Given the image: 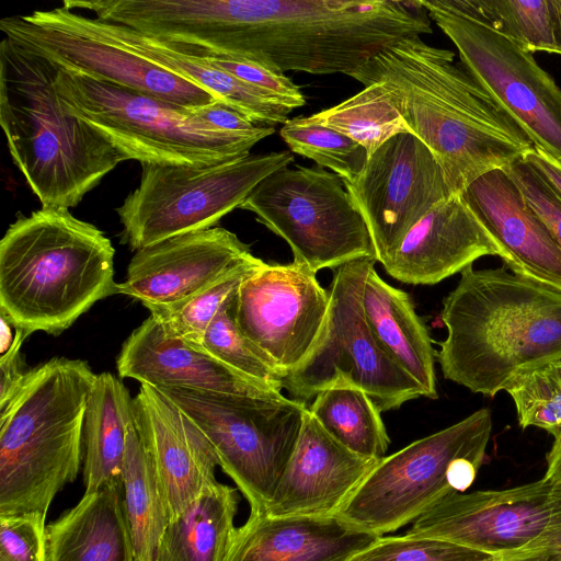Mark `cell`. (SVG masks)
Segmentation results:
<instances>
[{"label": "cell", "instance_id": "36", "mask_svg": "<svg viewBox=\"0 0 561 561\" xmlns=\"http://www.w3.org/2000/svg\"><path fill=\"white\" fill-rule=\"evenodd\" d=\"M234 298L216 314L199 347L237 373L280 391L285 377L239 330Z\"/></svg>", "mask_w": 561, "mask_h": 561}, {"label": "cell", "instance_id": "19", "mask_svg": "<svg viewBox=\"0 0 561 561\" xmlns=\"http://www.w3.org/2000/svg\"><path fill=\"white\" fill-rule=\"evenodd\" d=\"M133 410L170 523L217 482L218 461L198 426L159 388L140 385Z\"/></svg>", "mask_w": 561, "mask_h": 561}, {"label": "cell", "instance_id": "17", "mask_svg": "<svg viewBox=\"0 0 561 561\" xmlns=\"http://www.w3.org/2000/svg\"><path fill=\"white\" fill-rule=\"evenodd\" d=\"M329 291L295 263H264L240 285L234 319L242 334L287 376L310 353L327 318Z\"/></svg>", "mask_w": 561, "mask_h": 561}, {"label": "cell", "instance_id": "43", "mask_svg": "<svg viewBox=\"0 0 561 561\" xmlns=\"http://www.w3.org/2000/svg\"><path fill=\"white\" fill-rule=\"evenodd\" d=\"M497 560L561 561V524L550 527L537 538Z\"/></svg>", "mask_w": 561, "mask_h": 561}, {"label": "cell", "instance_id": "44", "mask_svg": "<svg viewBox=\"0 0 561 561\" xmlns=\"http://www.w3.org/2000/svg\"><path fill=\"white\" fill-rule=\"evenodd\" d=\"M194 113L208 124L231 133H251L257 127L244 115L222 102H216Z\"/></svg>", "mask_w": 561, "mask_h": 561}, {"label": "cell", "instance_id": "31", "mask_svg": "<svg viewBox=\"0 0 561 561\" xmlns=\"http://www.w3.org/2000/svg\"><path fill=\"white\" fill-rule=\"evenodd\" d=\"M308 409L319 425L348 450L371 459L385 457L390 439L381 412L360 388L333 383L319 392Z\"/></svg>", "mask_w": 561, "mask_h": 561}, {"label": "cell", "instance_id": "1", "mask_svg": "<svg viewBox=\"0 0 561 561\" xmlns=\"http://www.w3.org/2000/svg\"><path fill=\"white\" fill-rule=\"evenodd\" d=\"M454 53L405 37L352 72L364 87L381 82L407 125L442 167L450 195L481 175L520 160L534 147L511 115Z\"/></svg>", "mask_w": 561, "mask_h": 561}, {"label": "cell", "instance_id": "46", "mask_svg": "<svg viewBox=\"0 0 561 561\" xmlns=\"http://www.w3.org/2000/svg\"><path fill=\"white\" fill-rule=\"evenodd\" d=\"M546 463L543 478L550 481H561V436L553 439V444L546 455Z\"/></svg>", "mask_w": 561, "mask_h": 561}, {"label": "cell", "instance_id": "38", "mask_svg": "<svg viewBox=\"0 0 561 561\" xmlns=\"http://www.w3.org/2000/svg\"><path fill=\"white\" fill-rule=\"evenodd\" d=\"M495 558L445 540L419 536H380L350 561H492Z\"/></svg>", "mask_w": 561, "mask_h": 561}, {"label": "cell", "instance_id": "41", "mask_svg": "<svg viewBox=\"0 0 561 561\" xmlns=\"http://www.w3.org/2000/svg\"><path fill=\"white\" fill-rule=\"evenodd\" d=\"M561 248V195L528 162L517 160L503 169Z\"/></svg>", "mask_w": 561, "mask_h": 561}, {"label": "cell", "instance_id": "22", "mask_svg": "<svg viewBox=\"0 0 561 561\" xmlns=\"http://www.w3.org/2000/svg\"><path fill=\"white\" fill-rule=\"evenodd\" d=\"M462 196L505 251L511 272L561 291V248L503 169L474 180Z\"/></svg>", "mask_w": 561, "mask_h": 561}, {"label": "cell", "instance_id": "25", "mask_svg": "<svg viewBox=\"0 0 561 561\" xmlns=\"http://www.w3.org/2000/svg\"><path fill=\"white\" fill-rule=\"evenodd\" d=\"M95 19L99 27L117 42L213 93L255 126L275 127L287 122L291 112L289 108L279 105L259 89L214 67L191 46L160 41L130 27Z\"/></svg>", "mask_w": 561, "mask_h": 561}, {"label": "cell", "instance_id": "11", "mask_svg": "<svg viewBox=\"0 0 561 561\" xmlns=\"http://www.w3.org/2000/svg\"><path fill=\"white\" fill-rule=\"evenodd\" d=\"M283 238L293 263L317 274L354 260L376 259L367 225L343 180L322 167L282 168L239 206Z\"/></svg>", "mask_w": 561, "mask_h": 561}, {"label": "cell", "instance_id": "13", "mask_svg": "<svg viewBox=\"0 0 561 561\" xmlns=\"http://www.w3.org/2000/svg\"><path fill=\"white\" fill-rule=\"evenodd\" d=\"M5 37L58 66L196 111L220 102L213 93L153 64L103 32L95 18L65 7L3 18Z\"/></svg>", "mask_w": 561, "mask_h": 561}, {"label": "cell", "instance_id": "20", "mask_svg": "<svg viewBox=\"0 0 561 561\" xmlns=\"http://www.w3.org/2000/svg\"><path fill=\"white\" fill-rule=\"evenodd\" d=\"M485 255L507 262L503 248L458 194L431 208L381 264L399 282L435 285Z\"/></svg>", "mask_w": 561, "mask_h": 561}, {"label": "cell", "instance_id": "30", "mask_svg": "<svg viewBox=\"0 0 561 561\" xmlns=\"http://www.w3.org/2000/svg\"><path fill=\"white\" fill-rule=\"evenodd\" d=\"M119 480L136 561H156L169 518L153 466L134 421L128 426Z\"/></svg>", "mask_w": 561, "mask_h": 561}, {"label": "cell", "instance_id": "14", "mask_svg": "<svg viewBox=\"0 0 561 561\" xmlns=\"http://www.w3.org/2000/svg\"><path fill=\"white\" fill-rule=\"evenodd\" d=\"M456 46L462 68L526 133L535 147L561 159V88L533 53L450 8L419 0Z\"/></svg>", "mask_w": 561, "mask_h": 561}, {"label": "cell", "instance_id": "23", "mask_svg": "<svg viewBox=\"0 0 561 561\" xmlns=\"http://www.w3.org/2000/svg\"><path fill=\"white\" fill-rule=\"evenodd\" d=\"M121 378L156 388L278 397L279 390L229 368L199 346L167 337L150 314L123 343L116 359Z\"/></svg>", "mask_w": 561, "mask_h": 561}, {"label": "cell", "instance_id": "27", "mask_svg": "<svg viewBox=\"0 0 561 561\" xmlns=\"http://www.w3.org/2000/svg\"><path fill=\"white\" fill-rule=\"evenodd\" d=\"M360 302L366 322L380 346L436 399V351L411 297L386 283L373 263L363 282Z\"/></svg>", "mask_w": 561, "mask_h": 561}, {"label": "cell", "instance_id": "34", "mask_svg": "<svg viewBox=\"0 0 561 561\" xmlns=\"http://www.w3.org/2000/svg\"><path fill=\"white\" fill-rule=\"evenodd\" d=\"M264 263L253 256L184 301L169 306H150L147 309L167 337L199 346L219 310L236 295L241 283Z\"/></svg>", "mask_w": 561, "mask_h": 561}, {"label": "cell", "instance_id": "3", "mask_svg": "<svg viewBox=\"0 0 561 561\" xmlns=\"http://www.w3.org/2000/svg\"><path fill=\"white\" fill-rule=\"evenodd\" d=\"M226 56L274 71L350 76L380 49L433 32L419 0H229Z\"/></svg>", "mask_w": 561, "mask_h": 561}, {"label": "cell", "instance_id": "24", "mask_svg": "<svg viewBox=\"0 0 561 561\" xmlns=\"http://www.w3.org/2000/svg\"><path fill=\"white\" fill-rule=\"evenodd\" d=\"M378 537L337 515L250 512L236 530L227 561H350Z\"/></svg>", "mask_w": 561, "mask_h": 561}, {"label": "cell", "instance_id": "12", "mask_svg": "<svg viewBox=\"0 0 561 561\" xmlns=\"http://www.w3.org/2000/svg\"><path fill=\"white\" fill-rule=\"evenodd\" d=\"M374 259L333 270L323 328L307 357L284 378L291 399L307 402L336 382L364 390L380 412L425 397L423 388L377 342L363 313L360 290Z\"/></svg>", "mask_w": 561, "mask_h": 561}, {"label": "cell", "instance_id": "18", "mask_svg": "<svg viewBox=\"0 0 561 561\" xmlns=\"http://www.w3.org/2000/svg\"><path fill=\"white\" fill-rule=\"evenodd\" d=\"M253 256L248 244L222 227L179 234L137 250L116 293L146 308L174 305Z\"/></svg>", "mask_w": 561, "mask_h": 561}, {"label": "cell", "instance_id": "4", "mask_svg": "<svg viewBox=\"0 0 561 561\" xmlns=\"http://www.w3.org/2000/svg\"><path fill=\"white\" fill-rule=\"evenodd\" d=\"M115 249L67 208L19 215L0 242V314L28 335H59L116 293Z\"/></svg>", "mask_w": 561, "mask_h": 561}, {"label": "cell", "instance_id": "7", "mask_svg": "<svg viewBox=\"0 0 561 561\" xmlns=\"http://www.w3.org/2000/svg\"><path fill=\"white\" fill-rule=\"evenodd\" d=\"M62 107L106 137L128 160L140 163L211 165L250 154L275 133L219 129L194 111L58 66L54 79Z\"/></svg>", "mask_w": 561, "mask_h": 561}, {"label": "cell", "instance_id": "8", "mask_svg": "<svg viewBox=\"0 0 561 561\" xmlns=\"http://www.w3.org/2000/svg\"><path fill=\"white\" fill-rule=\"evenodd\" d=\"M492 427L491 410L482 408L385 456L336 515L378 536L413 523L440 499L472 485Z\"/></svg>", "mask_w": 561, "mask_h": 561}, {"label": "cell", "instance_id": "33", "mask_svg": "<svg viewBox=\"0 0 561 561\" xmlns=\"http://www.w3.org/2000/svg\"><path fill=\"white\" fill-rule=\"evenodd\" d=\"M457 12L517 42L531 53L558 54L549 0H446Z\"/></svg>", "mask_w": 561, "mask_h": 561}, {"label": "cell", "instance_id": "45", "mask_svg": "<svg viewBox=\"0 0 561 561\" xmlns=\"http://www.w3.org/2000/svg\"><path fill=\"white\" fill-rule=\"evenodd\" d=\"M523 159L533 165L561 195V159L535 146Z\"/></svg>", "mask_w": 561, "mask_h": 561}, {"label": "cell", "instance_id": "40", "mask_svg": "<svg viewBox=\"0 0 561 561\" xmlns=\"http://www.w3.org/2000/svg\"><path fill=\"white\" fill-rule=\"evenodd\" d=\"M46 515L0 516V561H46Z\"/></svg>", "mask_w": 561, "mask_h": 561}, {"label": "cell", "instance_id": "2", "mask_svg": "<svg viewBox=\"0 0 561 561\" xmlns=\"http://www.w3.org/2000/svg\"><path fill=\"white\" fill-rule=\"evenodd\" d=\"M439 317L443 376L473 393L494 398L516 376L561 358V291L505 265L466 267Z\"/></svg>", "mask_w": 561, "mask_h": 561}, {"label": "cell", "instance_id": "47", "mask_svg": "<svg viewBox=\"0 0 561 561\" xmlns=\"http://www.w3.org/2000/svg\"><path fill=\"white\" fill-rule=\"evenodd\" d=\"M553 39L558 55H561V0H549Z\"/></svg>", "mask_w": 561, "mask_h": 561}, {"label": "cell", "instance_id": "5", "mask_svg": "<svg viewBox=\"0 0 561 561\" xmlns=\"http://www.w3.org/2000/svg\"><path fill=\"white\" fill-rule=\"evenodd\" d=\"M57 71L48 58L2 38L0 124L10 154L42 207L69 209L128 159L62 107Z\"/></svg>", "mask_w": 561, "mask_h": 561}, {"label": "cell", "instance_id": "16", "mask_svg": "<svg viewBox=\"0 0 561 561\" xmlns=\"http://www.w3.org/2000/svg\"><path fill=\"white\" fill-rule=\"evenodd\" d=\"M343 183L367 225L380 263L431 208L450 196L442 167L411 133L390 138L355 178Z\"/></svg>", "mask_w": 561, "mask_h": 561}, {"label": "cell", "instance_id": "26", "mask_svg": "<svg viewBox=\"0 0 561 561\" xmlns=\"http://www.w3.org/2000/svg\"><path fill=\"white\" fill-rule=\"evenodd\" d=\"M46 561H136L119 478L46 526Z\"/></svg>", "mask_w": 561, "mask_h": 561}, {"label": "cell", "instance_id": "21", "mask_svg": "<svg viewBox=\"0 0 561 561\" xmlns=\"http://www.w3.org/2000/svg\"><path fill=\"white\" fill-rule=\"evenodd\" d=\"M379 460L339 444L307 409L296 446L265 513L336 515Z\"/></svg>", "mask_w": 561, "mask_h": 561}, {"label": "cell", "instance_id": "35", "mask_svg": "<svg viewBox=\"0 0 561 561\" xmlns=\"http://www.w3.org/2000/svg\"><path fill=\"white\" fill-rule=\"evenodd\" d=\"M279 134L293 152L331 169L343 181L355 178L369 158L358 142L309 116L288 118Z\"/></svg>", "mask_w": 561, "mask_h": 561}, {"label": "cell", "instance_id": "29", "mask_svg": "<svg viewBox=\"0 0 561 561\" xmlns=\"http://www.w3.org/2000/svg\"><path fill=\"white\" fill-rule=\"evenodd\" d=\"M236 489L208 486L164 529L156 561H227L238 527Z\"/></svg>", "mask_w": 561, "mask_h": 561}, {"label": "cell", "instance_id": "6", "mask_svg": "<svg viewBox=\"0 0 561 561\" xmlns=\"http://www.w3.org/2000/svg\"><path fill=\"white\" fill-rule=\"evenodd\" d=\"M95 377L85 360L54 357L31 368L0 405V516L46 515L75 481Z\"/></svg>", "mask_w": 561, "mask_h": 561}, {"label": "cell", "instance_id": "39", "mask_svg": "<svg viewBox=\"0 0 561 561\" xmlns=\"http://www.w3.org/2000/svg\"><path fill=\"white\" fill-rule=\"evenodd\" d=\"M191 47L204 56L214 67L259 89L270 95L276 103L290 111L302 107L306 104V98L300 87L295 84L285 73L274 71L248 59L226 55H209L202 51L198 47Z\"/></svg>", "mask_w": 561, "mask_h": 561}, {"label": "cell", "instance_id": "37", "mask_svg": "<svg viewBox=\"0 0 561 561\" xmlns=\"http://www.w3.org/2000/svg\"><path fill=\"white\" fill-rule=\"evenodd\" d=\"M522 428L538 427L553 439L561 436V358L515 378L505 387Z\"/></svg>", "mask_w": 561, "mask_h": 561}, {"label": "cell", "instance_id": "9", "mask_svg": "<svg viewBox=\"0 0 561 561\" xmlns=\"http://www.w3.org/2000/svg\"><path fill=\"white\" fill-rule=\"evenodd\" d=\"M293 161V153L282 150L211 165L141 163L139 185L116 208L124 242L137 251L213 228L262 180Z\"/></svg>", "mask_w": 561, "mask_h": 561}, {"label": "cell", "instance_id": "28", "mask_svg": "<svg viewBox=\"0 0 561 561\" xmlns=\"http://www.w3.org/2000/svg\"><path fill=\"white\" fill-rule=\"evenodd\" d=\"M133 421V398L126 386L110 373L96 375L83 422L85 493L119 478Z\"/></svg>", "mask_w": 561, "mask_h": 561}, {"label": "cell", "instance_id": "10", "mask_svg": "<svg viewBox=\"0 0 561 561\" xmlns=\"http://www.w3.org/2000/svg\"><path fill=\"white\" fill-rule=\"evenodd\" d=\"M203 432L250 512H265L294 451L308 407L286 397L159 388Z\"/></svg>", "mask_w": 561, "mask_h": 561}, {"label": "cell", "instance_id": "42", "mask_svg": "<svg viewBox=\"0 0 561 561\" xmlns=\"http://www.w3.org/2000/svg\"><path fill=\"white\" fill-rule=\"evenodd\" d=\"M14 330V340L10 347L1 354L0 359V405L10 399L31 369L24 363L21 353L22 343L30 335L21 329Z\"/></svg>", "mask_w": 561, "mask_h": 561}, {"label": "cell", "instance_id": "15", "mask_svg": "<svg viewBox=\"0 0 561 561\" xmlns=\"http://www.w3.org/2000/svg\"><path fill=\"white\" fill-rule=\"evenodd\" d=\"M561 524V481L501 490L454 492L412 523L409 536L430 537L499 559Z\"/></svg>", "mask_w": 561, "mask_h": 561}, {"label": "cell", "instance_id": "48", "mask_svg": "<svg viewBox=\"0 0 561 561\" xmlns=\"http://www.w3.org/2000/svg\"><path fill=\"white\" fill-rule=\"evenodd\" d=\"M492 561H500V560H497V559H494V560H492Z\"/></svg>", "mask_w": 561, "mask_h": 561}, {"label": "cell", "instance_id": "32", "mask_svg": "<svg viewBox=\"0 0 561 561\" xmlns=\"http://www.w3.org/2000/svg\"><path fill=\"white\" fill-rule=\"evenodd\" d=\"M309 118L348 136L366 149L368 157L393 136L412 134L381 82L368 84L350 99Z\"/></svg>", "mask_w": 561, "mask_h": 561}]
</instances>
